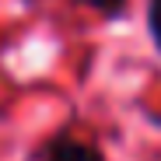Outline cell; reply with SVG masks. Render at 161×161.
I'll return each mask as SVG.
<instances>
[{
  "label": "cell",
  "mask_w": 161,
  "mask_h": 161,
  "mask_svg": "<svg viewBox=\"0 0 161 161\" xmlns=\"http://www.w3.org/2000/svg\"><path fill=\"white\" fill-rule=\"evenodd\" d=\"M74 4H77V7L95 11V14L105 18V21H116V18L126 14V4H130V0H74Z\"/></svg>",
  "instance_id": "7a4b0ae2"
},
{
  "label": "cell",
  "mask_w": 161,
  "mask_h": 161,
  "mask_svg": "<svg viewBox=\"0 0 161 161\" xmlns=\"http://www.w3.org/2000/svg\"><path fill=\"white\" fill-rule=\"evenodd\" d=\"M39 161H105V151L95 140L74 137L70 130H60L56 137L46 140V147L39 151Z\"/></svg>",
  "instance_id": "6da1fadb"
},
{
  "label": "cell",
  "mask_w": 161,
  "mask_h": 161,
  "mask_svg": "<svg viewBox=\"0 0 161 161\" xmlns=\"http://www.w3.org/2000/svg\"><path fill=\"white\" fill-rule=\"evenodd\" d=\"M147 35L161 53V0H147Z\"/></svg>",
  "instance_id": "3957f363"
}]
</instances>
